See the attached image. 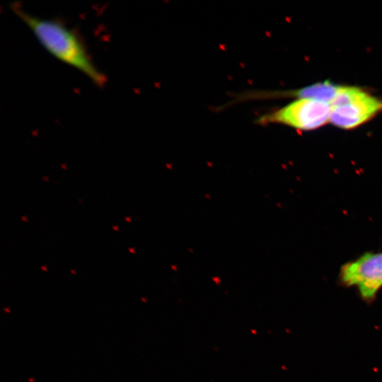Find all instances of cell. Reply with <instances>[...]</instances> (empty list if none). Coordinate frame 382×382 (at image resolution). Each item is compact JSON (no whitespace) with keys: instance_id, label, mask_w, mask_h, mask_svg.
<instances>
[{"instance_id":"2","label":"cell","mask_w":382,"mask_h":382,"mask_svg":"<svg viewBox=\"0 0 382 382\" xmlns=\"http://www.w3.org/2000/svg\"><path fill=\"white\" fill-rule=\"evenodd\" d=\"M330 105V122L345 129L355 128L382 112L381 99L355 86H341Z\"/></svg>"},{"instance_id":"4","label":"cell","mask_w":382,"mask_h":382,"mask_svg":"<svg viewBox=\"0 0 382 382\" xmlns=\"http://www.w3.org/2000/svg\"><path fill=\"white\" fill-rule=\"evenodd\" d=\"M338 279L343 286L356 289L362 300L372 302L382 289V252H366L344 263Z\"/></svg>"},{"instance_id":"3","label":"cell","mask_w":382,"mask_h":382,"mask_svg":"<svg viewBox=\"0 0 382 382\" xmlns=\"http://www.w3.org/2000/svg\"><path fill=\"white\" fill-rule=\"evenodd\" d=\"M331 108L326 102L309 98H299L256 119L260 125H284L299 130L318 129L330 121Z\"/></svg>"},{"instance_id":"1","label":"cell","mask_w":382,"mask_h":382,"mask_svg":"<svg viewBox=\"0 0 382 382\" xmlns=\"http://www.w3.org/2000/svg\"><path fill=\"white\" fill-rule=\"evenodd\" d=\"M11 8L50 54L83 74L97 87L106 85L107 76L96 66L83 40L74 29L58 19L30 13L18 2L12 3Z\"/></svg>"}]
</instances>
